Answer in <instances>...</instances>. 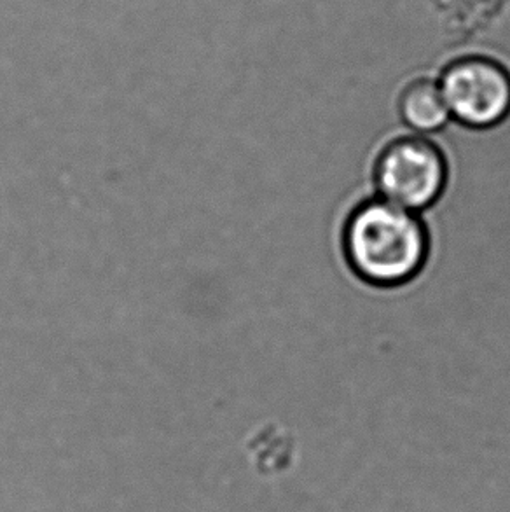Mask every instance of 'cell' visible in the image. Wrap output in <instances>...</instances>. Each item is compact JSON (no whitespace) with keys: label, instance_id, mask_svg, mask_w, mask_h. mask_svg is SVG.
<instances>
[{"label":"cell","instance_id":"cell-2","mask_svg":"<svg viewBox=\"0 0 510 512\" xmlns=\"http://www.w3.org/2000/svg\"><path fill=\"white\" fill-rule=\"evenodd\" d=\"M381 198L409 212H420L439 200L448 167L441 149L421 137L393 140L383 149L374 172Z\"/></svg>","mask_w":510,"mask_h":512},{"label":"cell","instance_id":"cell-1","mask_svg":"<svg viewBox=\"0 0 510 512\" xmlns=\"http://www.w3.org/2000/svg\"><path fill=\"white\" fill-rule=\"evenodd\" d=\"M345 250L366 282L404 284L425 264L427 229L414 212L378 198L353 212L346 224Z\"/></svg>","mask_w":510,"mask_h":512},{"label":"cell","instance_id":"cell-3","mask_svg":"<svg viewBox=\"0 0 510 512\" xmlns=\"http://www.w3.org/2000/svg\"><path fill=\"white\" fill-rule=\"evenodd\" d=\"M439 84L451 116L470 128H491L510 112V72L488 56L449 63Z\"/></svg>","mask_w":510,"mask_h":512},{"label":"cell","instance_id":"cell-4","mask_svg":"<svg viewBox=\"0 0 510 512\" xmlns=\"http://www.w3.org/2000/svg\"><path fill=\"white\" fill-rule=\"evenodd\" d=\"M400 116L414 132L434 133L448 125V104L442 95L441 84L420 77L407 84L399 100Z\"/></svg>","mask_w":510,"mask_h":512}]
</instances>
